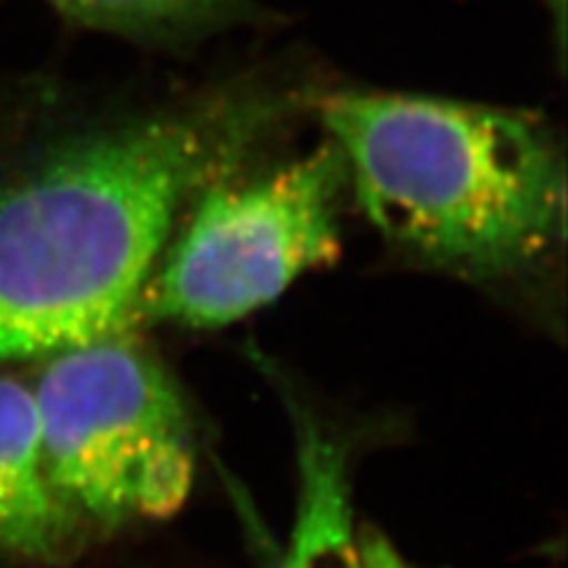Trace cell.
I'll return each mask as SVG.
<instances>
[{"label": "cell", "instance_id": "5b68a950", "mask_svg": "<svg viewBox=\"0 0 568 568\" xmlns=\"http://www.w3.org/2000/svg\"><path fill=\"white\" fill-rule=\"evenodd\" d=\"M74 530L48 481L33 390L0 377V552L55 559Z\"/></svg>", "mask_w": 568, "mask_h": 568}, {"label": "cell", "instance_id": "52a82bcc", "mask_svg": "<svg viewBox=\"0 0 568 568\" xmlns=\"http://www.w3.org/2000/svg\"><path fill=\"white\" fill-rule=\"evenodd\" d=\"M369 568H403L398 564V559L388 552V549H382V552H377L375 557H372L369 561Z\"/></svg>", "mask_w": 568, "mask_h": 568}, {"label": "cell", "instance_id": "7a4b0ae2", "mask_svg": "<svg viewBox=\"0 0 568 568\" xmlns=\"http://www.w3.org/2000/svg\"><path fill=\"white\" fill-rule=\"evenodd\" d=\"M315 112L386 244L436 271L503 282L564 235V162L547 123L505 106L334 93Z\"/></svg>", "mask_w": 568, "mask_h": 568}, {"label": "cell", "instance_id": "8992f818", "mask_svg": "<svg viewBox=\"0 0 568 568\" xmlns=\"http://www.w3.org/2000/svg\"><path fill=\"white\" fill-rule=\"evenodd\" d=\"M69 20L131 41L202 39L246 20L248 0H48Z\"/></svg>", "mask_w": 568, "mask_h": 568}, {"label": "cell", "instance_id": "6da1fadb", "mask_svg": "<svg viewBox=\"0 0 568 568\" xmlns=\"http://www.w3.org/2000/svg\"><path fill=\"white\" fill-rule=\"evenodd\" d=\"M277 114L263 95L135 114L67 142L0 192V361L131 332L178 219Z\"/></svg>", "mask_w": 568, "mask_h": 568}, {"label": "cell", "instance_id": "277c9868", "mask_svg": "<svg viewBox=\"0 0 568 568\" xmlns=\"http://www.w3.org/2000/svg\"><path fill=\"white\" fill-rule=\"evenodd\" d=\"M342 152L311 154L248 181L219 178L192 202L142 290L133 325L223 327L339 256Z\"/></svg>", "mask_w": 568, "mask_h": 568}, {"label": "cell", "instance_id": "ba28073f", "mask_svg": "<svg viewBox=\"0 0 568 568\" xmlns=\"http://www.w3.org/2000/svg\"><path fill=\"white\" fill-rule=\"evenodd\" d=\"M552 6L557 8V14H555L557 29H559V33H557V41H559V43H564V0H552Z\"/></svg>", "mask_w": 568, "mask_h": 568}, {"label": "cell", "instance_id": "3957f363", "mask_svg": "<svg viewBox=\"0 0 568 568\" xmlns=\"http://www.w3.org/2000/svg\"><path fill=\"white\" fill-rule=\"evenodd\" d=\"M33 398L50 488L77 526L119 528L183 507L192 419L133 329L50 355Z\"/></svg>", "mask_w": 568, "mask_h": 568}]
</instances>
